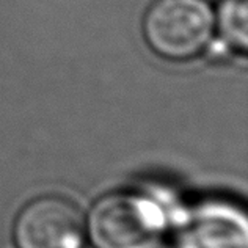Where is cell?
<instances>
[{
	"mask_svg": "<svg viewBox=\"0 0 248 248\" xmlns=\"http://www.w3.org/2000/svg\"><path fill=\"white\" fill-rule=\"evenodd\" d=\"M13 232L17 248H82L83 215L73 201L46 195L21 209Z\"/></svg>",
	"mask_w": 248,
	"mask_h": 248,
	"instance_id": "obj_3",
	"label": "cell"
},
{
	"mask_svg": "<svg viewBox=\"0 0 248 248\" xmlns=\"http://www.w3.org/2000/svg\"><path fill=\"white\" fill-rule=\"evenodd\" d=\"M85 231L94 248H159L165 215L143 195L115 192L93 204Z\"/></svg>",
	"mask_w": 248,
	"mask_h": 248,
	"instance_id": "obj_1",
	"label": "cell"
},
{
	"mask_svg": "<svg viewBox=\"0 0 248 248\" xmlns=\"http://www.w3.org/2000/svg\"><path fill=\"white\" fill-rule=\"evenodd\" d=\"M226 40L240 50L247 49V0H226L220 15Z\"/></svg>",
	"mask_w": 248,
	"mask_h": 248,
	"instance_id": "obj_5",
	"label": "cell"
},
{
	"mask_svg": "<svg viewBox=\"0 0 248 248\" xmlns=\"http://www.w3.org/2000/svg\"><path fill=\"white\" fill-rule=\"evenodd\" d=\"M178 245L179 248H248L245 215L226 203L201 204L182 221Z\"/></svg>",
	"mask_w": 248,
	"mask_h": 248,
	"instance_id": "obj_4",
	"label": "cell"
},
{
	"mask_svg": "<svg viewBox=\"0 0 248 248\" xmlns=\"http://www.w3.org/2000/svg\"><path fill=\"white\" fill-rule=\"evenodd\" d=\"M214 24L206 0H154L143 17V35L157 55L188 60L211 41Z\"/></svg>",
	"mask_w": 248,
	"mask_h": 248,
	"instance_id": "obj_2",
	"label": "cell"
}]
</instances>
